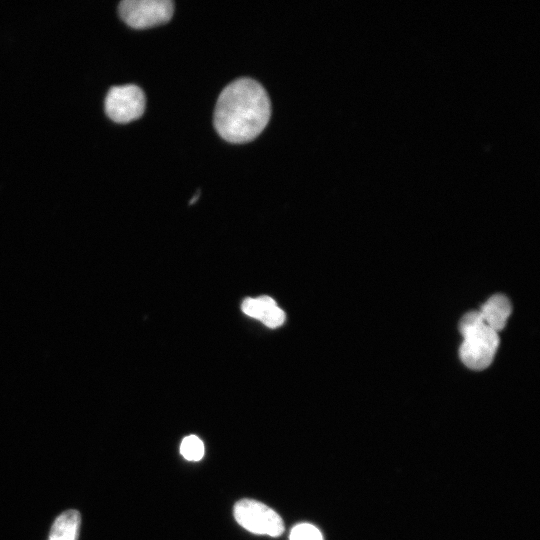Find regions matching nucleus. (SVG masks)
Masks as SVG:
<instances>
[{
    "label": "nucleus",
    "mask_w": 540,
    "mask_h": 540,
    "mask_svg": "<svg viewBox=\"0 0 540 540\" xmlns=\"http://www.w3.org/2000/svg\"><path fill=\"white\" fill-rule=\"evenodd\" d=\"M270 115L271 104L263 86L251 78H239L220 93L214 126L224 140L246 143L264 130Z\"/></svg>",
    "instance_id": "1"
},
{
    "label": "nucleus",
    "mask_w": 540,
    "mask_h": 540,
    "mask_svg": "<svg viewBox=\"0 0 540 540\" xmlns=\"http://www.w3.org/2000/svg\"><path fill=\"white\" fill-rule=\"evenodd\" d=\"M463 341L459 355L463 364L472 370H483L493 361L499 346L496 331L485 324L479 311L466 313L459 323Z\"/></svg>",
    "instance_id": "2"
},
{
    "label": "nucleus",
    "mask_w": 540,
    "mask_h": 540,
    "mask_svg": "<svg viewBox=\"0 0 540 540\" xmlns=\"http://www.w3.org/2000/svg\"><path fill=\"white\" fill-rule=\"evenodd\" d=\"M118 11L126 24L144 29L168 22L174 5L170 0H124L119 3Z\"/></svg>",
    "instance_id": "3"
},
{
    "label": "nucleus",
    "mask_w": 540,
    "mask_h": 540,
    "mask_svg": "<svg viewBox=\"0 0 540 540\" xmlns=\"http://www.w3.org/2000/svg\"><path fill=\"white\" fill-rule=\"evenodd\" d=\"M234 517L246 530L261 535L279 536L284 531L281 517L265 504L242 499L234 506Z\"/></svg>",
    "instance_id": "4"
},
{
    "label": "nucleus",
    "mask_w": 540,
    "mask_h": 540,
    "mask_svg": "<svg viewBox=\"0 0 540 540\" xmlns=\"http://www.w3.org/2000/svg\"><path fill=\"white\" fill-rule=\"evenodd\" d=\"M145 95L134 84L113 86L105 98V111L117 123H127L139 118L145 110Z\"/></svg>",
    "instance_id": "5"
},
{
    "label": "nucleus",
    "mask_w": 540,
    "mask_h": 540,
    "mask_svg": "<svg viewBox=\"0 0 540 540\" xmlns=\"http://www.w3.org/2000/svg\"><path fill=\"white\" fill-rule=\"evenodd\" d=\"M485 322L497 333L501 331L511 314L512 307L509 299L503 294L491 296L478 310Z\"/></svg>",
    "instance_id": "6"
},
{
    "label": "nucleus",
    "mask_w": 540,
    "mask_h": 540,
    "mask_svg": "<svg viewBox=\"0 0 540 540\" xmlns=\"http://www.w3.org/2000/svg\"><path fill=\"white\" fill-rule=\"evenodd\" d=\"M81 516L77 510H67L54 521L48 540H77Z\"/></svg>",
    "instance_id": "7"
},
{
    "label": "nucleus",
    "mask_w": 540,
    "mask_h": 540,
    "mask_svg": "<svg viewBox=\"0 0 540 540\" xmlns=\"http://www.w3.org/2000/svg\"><path fill=\"white\" fill-rule=\"evenodd\" d=\"M276 302L269 296H260L258 298H246L241 305L244 314L261 320L272 308Z\"/></svg>",
    "instance_id": "8"
},
{
    "label": "nucleus",
    "mask_w": 540,
    "mask_h": 540,
    "mask_svg": "<svg viewBox=\"0 0 540 540\" xmlns=\"http://www.w3.org/2000/svg\"><path fill=\"white\" fill-rule=\"evenodd\" d=\"M182 456L190 461H198L204 455V445L195 435L185 437L180 445Z\"/></svg>",
    "instance_id": "9"
},
{
    "label": "nucleus",
    "mask_w": 540,
    "mask_h": 540,
    "mask_svg": "<svg viewBox=\"0 0 540 540\" xmlns=\"http://www.w3.org/2000/svg\"><path fill=\"white\" fill-rule=\"evenodd\" d=\"M290 540H323V538L315 526L302 523L292 528Z\"/></svg>",
    "instance_id": "10"
},
{
    "label": "nucleus",
    "mask_w": 540,
    "mask_h": 540,
    "mask_svg": "<svg viewBox=\"0 0 540 540\" xmlns=\"http://www.w3.org/2000/svg\"><path fill=\"white\" fill-rule=\"evenodd\" d=\"M285 318V312L275 306L260 321L269 328H276L285 322Z\"/></svg>",
    "instance_id": "11"
}]
</instances>
